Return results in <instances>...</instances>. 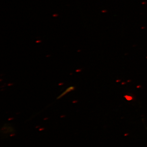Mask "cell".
<instances>
[{
    "label": "cell",
    "instance_id": "6da1fadb",
    "mask_svg": "<svg viewBox=\"0 0 147 147\" xmlns=\"http://www.w3.org/2000/svg\"><path fill=\"white\" fill-rule=\"evenodd\" d=\"M74 88H74V87L73 86L69 87V88H67V89L62 94H61L60 95L58 96L57 99H59V98H61L63 96H64L65 95L67 94L69 92L73 90L74 89Z\"/></svg>",
    "mask_w": 147,
    "mask_h": 147
}]
</instances>
